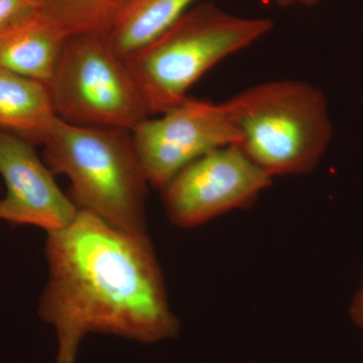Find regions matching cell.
<instances>
[{
    "mask_svg": "<svg viewBox=\"0 0 363 363\" xmlns=\"http://www.w3.org/2000/svg\"><path fill=\"white\" fill-rule=\"evenodd\" d=\"M236 145L267 175L312 171L333 133L323 92L301 80L262 83L225 101Z\"/></svg>",
    "mask_w": 363,
    "mask_h": 363,
    "instance_id": "3",
    "label": "cell"
},
{
    "mask_svg": "<svg viewBox=\"0 0 363 363\" xmlns=\"http://www.w3.org/2000/svg\"><path fill=\"white\" fill-rule=\"evenodd\" d=\"M319 1L320 0H300L298 4H304L306 6H315V4H317Z\"/></svg>",
    "mask_w": 363,
    "mask_h": 363,
    "instance_id": "16",
    "label": "cell"
},
{
    "mask_svg": "<svg viewBox=\"0 0 363 363\" xmlns=\"http://www.w3.org/2000/svg\"><path fill=\"white\" fill-rule=\"evenodd\" d=\"M274 28L269 18H241L212 4L192 7L126 59L150 116L180 104L208 70Z\"/></svg>",
    "mask_w": 363,
    "mask_h": 363,
    "instance_id": "2",
    "label": "cell"
},
{
    "mask_svg": "<svg viewBox=\"0 0 363 363\" xmlns=\"http://www.w3.org/2000/svg\"><path fill=\"white\" fill-rule=\"evenodd\" d=\"M58 116L49 86L0 69V128L44 145Z\"/></svg>",
    "mask_w": 363,
    "mask_h": 363,
    "instance_id": "10",
    "label": "cell"
},
{
    "mask_svg": "<svg viewBox=\"0 0 363 363\" xmlns=\"http://www.w3.org/2000/svg\"><path fill=\"white\" fill-rule=\"evenodd\" d=\"M196 0H131L108 33L124 60L150 44L187 13Z\"/></svg>",
    "mask_w": 363,
    "mask_h": 363,
    "instance_id": "11",
    "label": "cell"
},
{
    "mask_svg": "<svg viewBox=\"0 0 363 363\" xmlns=\"http://www.w3.org/2000/svg\"><path fill=\"white\" fill-rule=\"evenodd\" d=\"M271 183V176L238 145H230L191 162L162 193L171 221L194 227L230 210L250 206Z\"/></svg>",
    "mask_w": 363,
    "mask_h": 363,
    "instance_id": "7",
    "label": "cell"
},
{
    "mask_svg": "<svg viewBox=\"0 0 363 363\" xmlns=\"http://www.w3.org/2000/svg\"><path fill=\"white\" fill-rule=\"evenodd\" d=\"M42 13L0 32V69L49 86L67 39Z\"/></svg>",
    "mask_w": 363,
    "mask_h": 363,
    "instance_id": "9",
    "label": "cell"
},
{
    "mask_svg": "<svg viewBox=\"0 0 363 363\" xmlns=\"http://www.w3.org/2000/svg\"><path fill=\"white\" fill-rule=\"evenodd\" d=\"M351 316L355 323L363 329V286L358 292L357 298L353 301L352 307H351Z\"/></svg>",
    "mask_w": 363,
    "mask_h": 363,
    "instance_id": "14",
    "label": "cell"
},
{
    "mask_svg": "<svg viewBox=\"0 0 363 363\" xmlns=\"http://www.w3.org/2000/svg\"><path fill=\"white\" fill-rule=\"evenodd\" d=\"M131 135L147 183L162 191L191 162L238 143L225 102L188 97L159 118L145 119Z\"/></svg>",
    "mask_w": 363,
    "mask_h": 363,
    "instance_id": "6",
    "label": "cell"
},
{
    "mask_svg": "<svg viewBox=\"0 0 363 363\" xmlns=\"http://www.w3.org/2000/svg\"><path fill=\"white\" fill-rule=\"evenodd\" d=\"M40 13V0H0V32Z\"/></svg>",
    "mask_w": 363,
    "mask_h": 363,
    "instance_id": "13",
    "label": "cell"
},
{
    "mask_svg": "<svg viewBox=\"0 0 363 363\" xmlns=\"http://www.w3.org/2000/svg\"><path fill=\"white\" fill-rule=\"evenodd\" d=\"M49 279L38 313L58 341L56 363H75L87 334L104 333L150 344L180 330L152 241L96 214L47 233Z\"/></svg>",
    "mask_w": 363,
    "mask_h": 363,
    "instance_id": "1",
    "label": "cell"
},
{
    "mask_svg": "<svg viewBox=\"0 0 363 363\" xmlns=\"http://www.w3.org/2000/svg\"><path fill=\"white\" fill-rule=\"evenodd\" d=\"M279 6L286 7L293 6V4H298L300 0H274Z\"/></svg>",
    "mask_w": 363,
    "mask_h": 363,
    "instance_id": "15",
    "label": "cell"
},
{
    "mask_svg": "<svg viewBox=\"0 0 363 363\" xmlns=\"http://www.w3.org/2000/svg\"><path fill=\"white\" fill-rule=\"evenodd\" d=\"M40 13L67 37L108 33L131 0H40Z\"/></svg>",
    "mask_w": 363,
    "mask_h": 363,
    "instance_id": "12",
    "label": "cell"
},
{
    "mask_svg": "<svg viewBox=\"0 0 363 363\" xmlns=\"http://www.w3.org/2000/svg\"><path fill=\"white\" fill-rule=\"evenodd\" d=\"M44 145L45 162L52 173L68 177L79 209L121 230L145 233L149 183L131 131L74 125L58 117Z\"/></svg>",
    "mask_w": 363,
    "mask_h": 363,
    "instance_id": "4",
    "label": "cell"
},
{
    "mask_svg": "<svg viewBox=\"0 0 363 363\" xmlns=\"http://www.w3.org/2000/svg\"><path fill=\"white\" fill-rule=\"evenodd\" d=\"M52 174L33 143L0 128V176L6 187V198L0 200V219L47 233L68 226L79 208L62 192Z\"/></svg>",
    "mask_w": 363,
    "mask_h": 363,
    "instance_id": "8",
    "label": "cell"
},
{
    "mask_svg": "<svg viewBox=\"0 0 363 363\" xmlns=\"http://www.w3.org/2000/svg\"><path fill=\"white\" fill-rule=\"evenodd\" d=\"M49 89L57 116L74 125L133 131L150 117L108 33L67 38Z\"/></svg>",
    "mask_w": 363,
    "mask_h": 363,
    "instance_id": "5",
    "label": "cell"
}]
</instances>
